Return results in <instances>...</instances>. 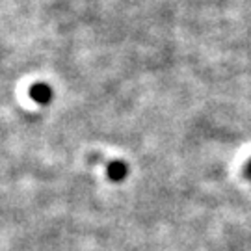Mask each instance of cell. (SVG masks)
<instances>
[{"mask_svg":"<svg viewBox=\"0 0 251 251\" xmlns=\"http://www.w3.org/2000/svg\"><path fill=\"white\" fill-rule=\"evenodd\" d=\"M126 173H128V168H126L125 162H110L106 168V175L110 180H114V182H119V180H123L126 177Z\"/></svg>","mask_w":251,"mask_h":251,"instance_id":"obj_2","label":"cell"},{"mask_svg":"<svg viewBox=\"0 0 251 251\" xmlns=\"http://www.w3.org/2000/svg\"><path fill=\"white\" fill-rule=\"evenodd\" d=\"M30 97L36 100V102H39V104H47V102H50V99H52V88L43 84V82L34 84L30 88Z\"/></svg>","mask_w":251,"mask_h":251,"instance_id":"obj_1","label":"cell"}]
</instances>
